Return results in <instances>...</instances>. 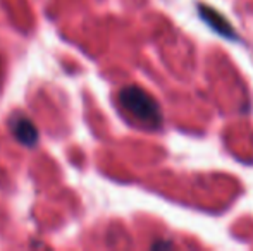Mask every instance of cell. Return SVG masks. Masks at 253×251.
Segmentation results:
<instances>
[{
    "instance_id": "1",
    "label": "cell",
    "mask_w": 253,
    "mask_h": 251,
    "mask_svg": "<svg viewBox=\"0 0 253 251\" xmlns=\"http://www.w3.org/2000/svg\"><path fill=\"white\" fill-rule=\"evenodd\" d=\"M119 104L124 110H127L138 122L143 126L157 129L162 126L164 115L160 110V105L147 93L145 90L138 86H126L119 93Z\"/></svg>"
},
{
    "instance_id": "2",
    "label": "cell",
    "mask_w": 253,
    "mask_h": 251,
    "mask_svg": "<svg viewBox=\"0 0 253 251\" xmlns=\"http://www.w3.org/2000/svg\"><path fill=\"white\" fill-rule=\"evenodd\" d=\"M198 12H200L202 19L212 28L215 33L222 35L226 38H231V40H236V33H234V28L231 26V23L222 16L219 14L215 9L212 7H207V5H198Z\"/></svg>"
},
{
    "instance_id": "3",
    "label": "cell",
    "mask_w": 253,
    "mask_h": 251,
    "mask_svg": "<svg viewBox=\"0 0 253 251\" xmlns=\"http://www.w3.org/2000/svg\"><path fill=\"white\" fill-rule=\"evenodd\" d=\"M10 131H12L14 138L19 143L26 144V146H33L38 141V129L33 124L31 119H28L26 115H16L10 121Z\"/></svg>"
},
{
    "instance_id": "4",
    "label": "cell",
    "mask_w": 253,
    "mask_h": 251,
    "mask_svg": "<svg viewBox=\"0 0 253 251\" xmlns=\"http://www.w3.org/2000/svg\"><path fill=\"white\" fill-rule=\"evenodd\" d=\"M170 243H155V245H153V248H170Z\"/></svg>"
}]
</instances>
